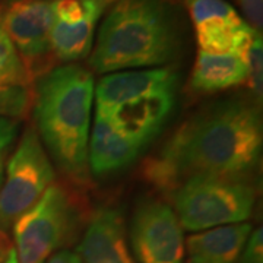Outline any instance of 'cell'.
Wrapping results in <instances>:
<instances>
[{
  "label": "cell",
  "mask_w": 263,
  "mask_h": 263,
  "mask_svg": "<svg viewBox=\"0 0 263 263\" xmlns=\"http://www.w3.org/2000/svg\"><path fill=\"white\" fill-rule=\"evenodd\" d=\"M260 154L257 105L230 100L183 123L160 152L145 161L143 177L167 195L195 177L246 180L257 167Z\"/></svg>",
  "instance_id": "obj_1"
},
{
  "label": "cell",
  "mask_w": 263,
  "mask_h": 263,
  "mask_svg": "<svg viewBox=\"0 0 263 263\" xmlns=\"http://www.w3.org/2000/svg\"><path fill=\"white\" fill-rule=\"evenodd\" d=\"M184 32L173 0H114L98 31L91 69L98 73L161 67L183 50Z\"/></svg>",
  "instance_id": "obj_2"
},
{
  "label": "cell",
  "mask_w": 263,
  "mask_h": 263,
  "mask_svg": "<svg viewBox=\"0 0 263 263\" xmlns=\"http://www.w3.org/2000/svg\"><path fill=\"white\" fill-rule=\"evenodd\" d=\"M94 78L79 65L54 66L34 82L37 133L66 179L76 186L89 181L88 141Z\"/></svg>",
  "instance_id": "obj_3"
},
{
  "label": "cell",
  "mask_w": 263,
  "mask_h": 263,
  "mask_svg": "<svg viewBox=\"0 0 263 263\" xmlns=\"http://www.w3.org/2000/svg\"><path fill=\"white\" fill-rule=\"evenodd\" d=\"M180 226L187 231H205L246 222L254 209L256 190L246 180L195 177L168 193Z\"/></svg>",
  "instance_id": "obj_4"
},
{
  "label": "cell",
  "mask_w": 263,
  "mask_h": 263,
  "mask_svg": "<svg viewBox=\"0 0 263 263\" xmlns=\"http://www.w3.org/2000/svg\"><path fill=\"white\" fill-rule=\"evenodd\" d=\"M82 216L81 200L62 183L53 181L43 196L13 222L18 263H44L69 240Z\"/></svg>",
  "instance_id": "obj_5"
},
{
  "label": "cell",
  "mask_w": 263,
  "mask_h": 263,
  "mask_svg": "<svg viewBox=\"0 0 263 263\" xmlns=\"http://www.w3.org/2000/svg\"><path fill=\"white\" fill-rule=\"evenodd\" d=\"M56 173L35 127L22 135L8 162L6 179L0 189V226L13 224L43 196Z\"/></svg>",
  "instance_id": "obj_6"
},
{
  "label": "cell",
  "mask_w": 263,
  "mask_h": 263,
  "mask_svg": "<svg viewBox=\"0 0 263 263\" xmlns=\"http://www.w3.org/2000/svg\"><path fill=\"white\" fill-rule=\"evenodd\" d=\"M53 21V0L10 2L0 13V28L9 37L34 81L56 66L50 47Z\"/></svg>",
  "instance_id": "obj_7"
},
{
  "label": "cell",
  "mask_w": 263,
  "mask_h": 263,
  "mask_svg": "<svg viewBox=\"0 0 263 263\" xmlns=\"http://www.w3.org/2000/svg\"><path fill=\"white\" fill-rule=\"evenodd\" d=\"M130 241L136 263H181L184 234L168 203L146 199L132 219Z\"/></svg>",
  "instance_id": "obj_8"
},
{
  "label": "cell",
  "mask_w": 263,
  "mask_h": 263,
  "mask_svg": "<svg viewBox=\"0 0 263 263\" xmlns=\"http://www.w3.org/2000/svg\"><path fill=\"white\" fill-rule=\"evenodd\" d=\"M177 85L179 73L174 66L107 73L95 86L97 110H108L148 95L176 92Z\"/></svg>",
  "instance_id": "obj_9"
},
{
  "label": "cell",
  "mask_w": 263,
  "mask_h": 263,
  "mask_svg": "<svg viewBox=\"0 0 263 263\" xmlns=\"http://www.w3.org/2000/svg\"><path fill=\"white\" fill-rule=\"evenodd\" d=\"M174 105L176 92H160L123 103L108 110H95L105 114L124 138L143 148L160 133L173 113Z\"/></svg>",
  "instance_id": "obj_10"
},
{
  "label": "cell",
  "mask_w": 263,
  "mask_h": 263,
  "mask_svg": "<svg viewBox=\"0 0 263 263\" xmlns=\"http://www.w3.org/2000/svg\"><path fill=\"white\" fill-rule=\"evenodd\" d=\"M78 256L82 263H136L129 250L122 212L113 208L97 209L78 247Z\"/></svg>",
  "instance_id": "obj_11"
},
{
  "label": "cell",
  "mask_w": 263,
  "mask_h": 263,
  "mask_svg": "<svg viewBox=\"0 0 263 263\" xmlns=\"http://www.w3.org/2000/svg\"><path fill=\"white\" fill-rule=\"evenodd\" d=\"M141 146L124 138L107 119L95 110L92 132L88 141L89 174L105 176L129 167L139 157Z\"/></svg>",
  "instance_id": "obj_12"
},
{
  "label": "cell",
  "mask_w": 263,
  "mask_h": 263,
  "mask_svg": "<svg viewBox=\"0 0 263 263\" xmlns=\"http://www.w3.org/2000/svg\"><path fill=\"white\" fill-rule=\"evenodd\" d=\"M250 233L247 222L209 228L189 235L184 250L192 263H238Z\"/></svg>",
  "instance_id": "obj_13"
},
{
  "label": "cell",
  "mask_w": 263,
  "mask_h": 263,
  "mask_svg": "<svg viewBox=\"0 0 263 263\" xmlns=\"http://www.w3.org/2000/svg\"><path fill=\"white\" fill-rule=\"evenodd\" d=\"M247 82V66L234 54L199 53L190 75V89L197 94L227 91Z\"/></svg>",
  "instance_id": "obj_14"
},
{
  "label": "cell",
  "mask_w": 263,
  "mask_h": 263,
  "mask_svg": "<svg viewBox=\"0 0 263 263\" xmlns=\"http://www.w3.org/2000/svg\"><path fill=\"white\" fill-rule=\"evenodd\" d=\"M89 9L86 18L78 24H65L53 21L50 31V47L53 56L60 62H75L85 59L92 50L94 31L107 3L100 0H88Z\"/></svg>",
  "instance_id": "obj_15"
},
{
  "label": "cell",
  "mask_w": 263,
  "mask_h": 263,
  "mask_svg": "<svg viewBox=\"0 0 263 263\" xmlns=\"http://www.w3.org/2000/svg\"><path fill=\"white\" fill-rule=\"evenodd\" d=\"M197 46L208 54H234L246 56L253 38L260 34L250 28L246 21L237 16L233 19H212L195 27Z\"/></svg>",
  "instance_id": "obj_16"
},
{
  "label": "cell",
  "mask_w": 263,
  "mask_h": 263,
  "mask_svg": "<svg viewBox=\"0 0 263 263\" xmlns=\"http://www.w3.org/2000/svg\"><path fill=\"white\" fill-rule=\"evenodd\" d=\"M34 107V85L0 82V117L9 120L27 119Z\"/></svg>",
  "instance_id": "obj_17"
},
{
  "label": "cell",
  "mask_w": 263,
  "mask_h": 263,
  "mask_svg": "<svg viewBox=\"0 0 263 263\" xmlns=\"http://www.w3.org/2000/svg\"><path fill=\"white\" fill-rule=\"evenodd\" d=\"M0 82L16 85H34V78L28 72L9 37L0 28Z\"/></svg>",
  "instance_id": "obj_18"
},
{
  "label": "cell",
  "mask_w": 263,
  "mask_h": 263,
  "mask_svg": "<svg viewBox=\"0 0 263 263\" xmlns=\"http://www.w3.org/2000/svg\"><path fill=\"white\" fill-rule=\"evenodd\" d=\"M186 6L195 27L212 19H233L238 16L234 8L226 0H186Z\"/></svg>",
  "instance_id": "obj_19"
},
{
  "label": "cell",
  "mask_w": 263,
  "mask_h": 263,
  "mask_svg": "<svg viewBox=\"0 0 263 263\" xmlns=\"http://www.w3.org/2000/svg\"><path fill=\"white\" fill-rule=\"evenodd\" d=\"M246 66H247V82L250 91L256 100H262V60H263V48H262V35L257 34L253 38L250 47L247 48L246 56L243 57Z\"/></svg>",
  "instance_id": "obj_20"
},
{
  "label": "cell",
  "mask_w": 263,
  "mask_h": 263,
  "mask_svg": "<svg viewBox=\"0 0 263 263\" xmlns=\"http://www.w3.org/2000/svg\"><path fill=\"white\" fill-rule=\"evenodd\" d=\"M88 0H53L54 19L65 24H78L88 15Z\"/></svg>",
  "instance_id": "obj_21"
},
{
  "label": "cell",
  "mask_w": 263,
  "mask_h": 263,
  "mask_svg": "<svg viewBox=\"0 0 263 263\" xmlns=\"http://www.w3.org/2000/svg\"><path fill=\"white\" fill-rule=\"evenodd\" d=\"M263 231L262 227L250 233V237L246 243L245 250L241 253L238 263H263Z\"/></svg>",
  "instance_id": "obj_22"
},
{
  "label": "cell",
  "mask_w": 263,
  "mask_h": 263,
  "mask_svg": "<svg viewBox=\"0 0 263 263\" xmlns=\"http://www.w3.org/2000/svg\"><path fill=\"white\" fill-rule=\"evenodd\" d=\"M240 3V8L247 19V25L254 31H262L263 22V2L262 0H237Z\"/></svg>",
  "instance_id": "obj_23"
},
{
  "label": "cell",
  "mask_w": 263,
  "mask_h": 263,
  "mask_svg": "<svg viewBox=\"0 0 263 263\" xmlns=\"http://www.w3.org/2000/svg\"><path fill=\"white\" fill-rule=\"evenodd\" d=\"M16 129H18V124L15 120L0 117V154H3V151L12 143L16 135Z\"/></svg>",
  "instance_id": "obj_24"
},
{
  "label": "cell",
  "mask_w": 263,
  "mask_h": 263,
  "mask_svg": "<svg viewBox=\"0 0 263 263\" xmlns=\"http://www.w3.org/2000/svg\"><path fill=\"white\" fill-rule=\"evenodd\" d=\"M0 263H18L15 246L5 233H0Z\"/></svg>",
  "instance_id": "obj_25"
},
{
  "label": "cell",
  "mask_w": 263,
  "mask_h": 263,
  "mask_svg": "<svg viewBox=\"0 0 263 263\" xmlns=\"http://www.w3.org/2000/svg\"><path fill=\"white\" fill-rule=\"evenodd\" d=\"M47 263H82L78 253L69 250H60L48 257Z\"/></svg>",
  "instance_id": "obj_26"
},
{
  "label": "cell",
  "mask_w": 263,
  "mask_h": 263,
  "mask_svg": "<svg viewBox=\"0 0 263 263\" xmlns=\"http://www.w3.org/2000/svg\"><path fill=\"white\" fill-rule=\"evenodd\" d=\"M2 171H3V154H0V183H2Z\"/></svg>",
  "instance_id": "obj_27"
},
{
  "label": "cell",
  "mask_w": 263,
  "mask_h": 263,
  "mask_svg": "<svg viewBox=\"0 0 263 263\" xmlns=\"http://www.w3.org/2000/svg\"><path fill=\"white\" fill-rule=\"evenodd\" d=\"M100 2H104V3H107V5H110V3H113L114 0H100Z\"/></svg>",
  "instance_id": "obj_28"
},
{
  "label": "cell",
  "mask_w": 263,
  "mask_h": 263,
  "mask_svg": "<svg viewBox=\"0 0 263 263\" xmlns=\"http://www.w3.org/2000/svg\"><path fill=\"white\" fill-rule=\"evenodd\" d=\"M8 2H9V3H10V2H16V0H8Z\"/></svg>",
  "instance_id": "obj_29"
},
{
  "label": "cell",
  "mask_w": 263,
  "mask_h": 263,
  "mask_svg": "<svg viewBox=\"0 0 263 263\" xmlns=\"http://www.w3.org/2000/svg\"><path fill=\"white\" fill-rule=\"evenodd\" d=\"M173 2H176V0H173Z\"/></svg>",
  "instance_id": "obj_30"
}]
</instances>
